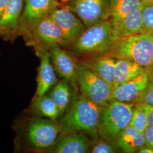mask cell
<instances>
[{"label": "cell", "instance_id": "20", "mask_svg": "<svg viewBox=\"0 0 153 153\" xmlns=\"http://www.w3.org/2000/svg\"><path fill=\"white\" fill-rule=\"evenodd\" d=\"M32 109L36 115L52 120H56L60 116L59 111L55 102L45 94L37 96L33 103Z\"/></svg>", "mask_w": 153, "mask_h": 153}, {"label": "cell", "instance_id": "4", "mask_svg": "<svg viewBox=\"0 0 153 153\" xmlns=\"http://www.w3.org/2000/svg\"><path fill=\"white\" fill-rule=\"evenodd\" d=\"M134 104L111 100L102 112L98 136L115 143L121 132L129 126Z\"/></svg>", "mask_w": 153, "mask_h": 153}, {"label": "cell", "instance_id": "15", "mask_svg": "<svg viewBox=\"0 0 153 153\" xmlns=\"http://www.w3.org/2000/svg\"><path fill=\"white\" fill-rule=\"evenodd\" d=\"M58 82L56 73L51 62L49 52L45 51L42 56L39 69L36 95H44Z\"/></svg>", "mask_w": 153, "mask_h": 153}, {"label": "cell", "instance_id": "31", "mask_svg": "<svg viewBox=\"0 0 153 153\" xmlns=\"http://www.w3.org/2000/svg\"><path fill=\"white\" fill-rule=\"evenodd\" d=\"M141 1H142L143 5L153 4V0H141Z\"/></svg>", "mask_w": 153, "mask_h": 153}, {"label": "cell", "instance_id": "5", "mask_svg": "<svg viewBox=\"0 0 153 153\" xmlns=\"http://www.w3.org/2000/svg\"><path fill=\"white\" fill-rule=\"evenodd\" d=\"M76 80L82 96L103 107L109 104L112 87L82 64L78 65Z\"/></svg>", "mask_w": 153, "mask_h": 153}, {"label": "cell", "instance_id": "19", "mask_svg": "<svg viewBox=\"0 0 153 153\" xmlns=\"http://www.w3.org/2000/svg\"><path fill=\"white\" fill-rule=\"evenodd\" d=\"M49 96L57 107L60 116L63 115L71 101V91L69 81L63 79L57 82L51 91Z\"/></svg>", "mask_w": 153, "mask_h": 153}, {"label": "cell", "instance_id": "12", "mask_svg": "<svg viewBox=\"0 0 153 153\" xmlns=\"http://www.w3.org/2000/svg\"><path fill=\"white\" fill-rule=\"evenodd\" d=\"M51 60L56 74L69 81L76 80L78 65L74 58L65 51L55 44L49 47Z\"/></svg>", "mask_w": 153, "mask_h": 153}, {"label": "cell", "instance_id": "21", "mask_svg": "<svg viewBox=\"0 0 153 153\" xmlns=\"http://www.w3.org/2000/svg\"><path fill=\"white\" fill-rule=\"evenodd\" d=\"M23 5V0H9L0 19V27H16Z\"/></svg>", "mask_w": 153, "mask_h": 153}, {"label": "cell", "instance_id": "18", "mask_svg": "<svg viewBox=\"0 0 153 153\" xmlns=\"http://www.w3.org/2000/svg\"><path fill=\"white\" fill-rule=\"evenodd\" d=\"M145 69L142 66L132 61L124 59H116L113 89L138 76Z\"/></svg>", "mask_w": 153, "mask_h": 153}, {"label": "cell", "instance_id": "11", "mask_svg": "<svg viewBox=\"0 0 153 153\" xmlns=\"http://www.w3.org/2000/svg\"><path fill=\"white\" fill-rule=\"evenodd\" d=\"M91 141L82 132L64 133L57 138L49 153H90Z\"/></svg>", "mask_w": 153, "mask_h": 153}, {"label": "cell", "instance_id": "6", "mask_svg": "<svg viewBox=\"0 0 153 153\" xmlns=\"http://www.w3.org/2000/svg\"><path fill=\"white\" fill-rule=\"evenodd\" d=\"M65 7L73 12L86 28L111 17L109 0H69Z\"/></svg>", "mask_w": 153, "mask_h": 153}, {"label": "cell", "instance_id": "7", "mask_svg": "<svg viewBox=\"0 0 153 153\" xmlns=\"http://www.w3.org/2000/svg\"><path fill=\"white\" fill-rule=\"evenodd\" d=\"M60 131L59 125L49 119H33L28 126V140L33 146L38 149L52 146Z\"/></svg>", "mask_w": 153, "mask_h": 153}, {"label": "cell", "instance_id": "28", "mask_svg": "<svg viewBox=\"0 0 153 153\" xmlns=\"http://www.w3.org/2000/svg\"><path fill=\"white\" fill-rule=\"evenodd\" d=\"M145 146L153 147V127L148 126L144 132Z\"/></svg>", "mask_w": 153, "mask_h": 153}, {"label": "cell", "instance_id": "30", "mask_svg": "<svg viewBox=\"0 0 153 153\" xmlns=\"http://www.w3.org/2000/svg\"><path fill=\"white\" fill-rule=\"evenodd\" d=\"M139 153H153V147H149L145 146L140 149L137 152Z\"/></svg>", "mask_w": 153, "mask_h": 153}, {"label": "cell", "instance_id": "22", "mask_svg": "<svg viewBox=\"0 0 153 153\" xmlns=\"http://www.w3.org/2000/svg\"><path fill=\"white\" fill-rule=\"evenodd\" d=\"M110 19H117L142 5L141 0H109Z\"/></svg>", "mask_w": 153, "mask_h": 153}, {"label": "cell", "instance_id": "32", "mask_svg": "<svg viewBox=\"0 0 153 153\" xmlns=\"http://www.w3.org/2000/svg\"><path fill=\"white\" fill-rule=\"evenodd\" d=\"M61 1H62V2H68V1H69V0H61Z\"/></svg>", "mask_w": 153, "mask_h": 153}, {"label": "cell", "instance_id": "26", "mask_svg": "<svg viewBox=\"0 0 153 153\" xmlns=\"http://www.w3.org/2000/svg\"><path fill=\"white\" fill-rule=\"evenodd\" d=\"M140 103H145L153 106V71L145 91L142 95Z\"/></svg>", "mask_w": 153, "mask_h": 153}, {"label": "cell", "instance_id": "25", "mask_svg": "<svg viewBox=\"0 0 153 153\" xmlns=\"http://www.w3.org/2000/svg\"><path fill=\"white\" fill-rule=\"evenodd\" d=\"M143 32L153 33V4L142 5Z\"/></svg>", "mask_w": 153, "mask_h": 153}, {"label": "cell", "instance_id": "24", "mask_svg": "<svg viewBox=\"0 0 153 153\" xmlns=\"http://www.w3.org/2000/svg\"><path fill=\"white\" fill-rule=\"evenodd\" d=\"M120 149L116 146L114 142H110L100 138L95 140L90 143V153H115L119 152Z\"/></svg>", "mask_w": 153, "mask_h": 153}, {"label": "cell", "instance_id": "2", "mask_svg": "<svg viewBox=\"0 0 153 153\" xmlns=\"http://www.w3.org/2000/svg\"><path fill=\"white\" fill-rule=\"evenodd\" d=\"M105 55L132 61L145 69H153V33H138L117 40Z\"/></svg>", "mask_w": 153, "mask_h": 153}, {"label": "cell", "instance_id": "9", "mask_svg": "<svg viewBox=\"0 0 153 153\" xmlns=\"http://www.w3.org/2000/svg\"><path fill=\"white\" fill-rule=\"evenodd\" d=\"M48 16L60 28L67 43H74L86 28L82 21L66 7L57 6Z\"/></svg>", "mask_w": 153, "mask_h": 153}, {"label": "cell", "instance_id": "8", "mask_svg": "<svg viewBox=\"0 0 153 153\" xmlns=\"http://www.w3.org/2000/svg\"><path fill=\"white\" fill-rule=\"evenodd\" d=\"M153 71V69H146L138 76L113 89L111 100L132 104L140 103Z\"/></svg>", "mask_w": 153, "mask_h": 153}, {"label": "cell", "instance_id": "3", "mask_svg": "<svg viewBox=\"0 0 153 153\" xmlns=\"http://www.w3.org/2000/svg\"><path fill=\"white\" fill-rule=\"evenodd\" d=\"M115 42L110 19L87 28L73 43L76 53L86 58L105 55Z\"/></svg>", "mask_w": 153, "mask_h": 153}, {"label": "cell", "instance_id": "13", "mask_svg": "<svg viewBox=\"0 0 153 153\" xmlns=\"http://www.w3.org/2000/svg\"><path fill=\"white\" fill-rule=\"evenodd\" d=\"M57 0H25L23 16L34 26L59 6Z\"/></svg>", "mask_w": 153, "mask_h": 153}, {"label": "cell", "instance_id": "23", "mask_svg": "<svg viewBox=\"0 0 153 153\" xmlns=\"http://www.w3.org/2000/svg\"><path fill=\"white\" fill-rule=\"evenodd\" d=\"M129 126H131L138 131L144 133L148 128L147 116L140 103L134 104Z\"/></svg>", "mask_w": 153, "mask_h": 153}, {"label": "cell", "instance_id": "1", "mask_svg": "<svg viewBox=\"0 0 153 153\" xmlns=\"http://www.w3.org/2000/svg\"><path fill=\"white\" fill-rule=\"evenodd\" d=\"M103 108L81 95L61 119L59 124L61 131L82 132L98 136L97 130Z\"/></svg>", "mask_w": 153, "mask_h": 153}, {"label": "cell", "instance_id": "10", "mask_svg": "<svg viewBox=\"0 0 153 153\" xmlns=\"http://www.w3.org/2000/svg\"><path fill=\"white\" fill-rule=\"evenodd\" d=\"M142 5L119 18H109L115 41L138 33H143Z\"/></svg>", "mask_w": 153, "mask_h": 153}, {"label": "cell", "instance_id": "27", "mask_svg": "<svg viewBox=\"0 0 153 153\" xmlns=\"http://www.w3.org/2000/svg\"><path fill=\"white\" fill-rule=\"evenodd\" d=\"M140 103L142 108L145 110L148 121V126L153 127V106L145 103Z\"/></svg>", "mask_w": 153, "mask_h": 153}, {"label": "cell", "instance_id": "17", "mask_svg": "<svg viewBox=\"0 0 153 153\" xmlns=\"http://www.w3.org/2000/svg\"><path fill=\"white\" fill-rule=\"evenodd\" d=\"M115 143L123 153H137L140 149L145 146L144 134L128 126L121 132Z\"/></svg>", "mask_w": 153, "mask_h": 153}, {"label": "cell", "instance_id": "29", "mask_svg": "<svg viewBox=\"0 0 153 153\" xmlns=\"http://www.w3.org/2000/svg\"><path fill=\"white\" fill-rule=\"evenodd\" d=\"M9 0H0V19Z\"/></svg>", "mask_w": 153, "mask_h": 153}, {"label": "cell", "instance_id": "16", "mask_svg": "<svg viewBox=\"0 0 153 153\" xmlns=\"http://www.w3.org/2000/svg\"><path fill=\"white\" fill-rule=\"evenodd\" d=\"M34 27L39 40L49 47L53 44L68 43L60 28L48 16L39 21Z\"/></svg>", "mask_w": 153, "mask_h": 153}, {"label": "cell", "instance_id": "14", "mask_svg": "<svg viewBox=\"0 0 153 153\" xmlns=\"http://www.w3.org/2000/svg\"><path fill=\"white\" fill-rule=\"evenodd\" d=\"M81 64L91 69L113 88L115 79V58L104 55L87 58Z\"/></svg>", "mask_w": 153, "mask_h": 153}]
</instances>
